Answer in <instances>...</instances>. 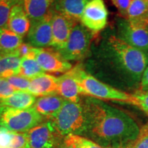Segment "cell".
I'll return each instance as SVG.
<instances>
[{"mask_svg":"<svg viewBox=\"0 0 148 148\" xmlns=\"http://www.w3.org/2000/svg\"><path fill=\"white\" fill-rule=\"evenodd\" d=\"M86 115L84 135L105 148H129L140 133L134 119L101 99L86 96L82 100Z\"/></svg>","mask_w":148,"mask_h":148,"instance_id":"6da1fadb","label":"cell"},{"mask_svg":"<svg viewBox=\"0 0 148 148\" xmlns=\"http://www.w3.org/2000/svg\"><path fill=\"white\" fill-rule=\"evenodd\" d=\"M99 56L114 71L131 83L138 84L148 66V53L133 47L116 35L103 40Z\"/></svg>","mask_w":148,"mask_h":148,"instance_id":"7a4b0ae2","label":"cell"},{"mask_svg":"<svg viewBox=\"0 0 148 148\" xmlns=\"http://www.w3.org/2000/svg\"><path fill=\"white\" fill-rule=\"evenodd\" d=\"M76 79L82 91V95L99 99H107L123 101L135 105L133 95L116 89L110 85L105 84L86 73L82 66L77 64L68 71Z\"/></svg>","mask_w":148,"mask_h":148,"instance_id":"3957f363","label":"cell"},{"mask_svg":"<svg viewBox=\"0 0 148 148\" xmlns=\"http://www.w3.org/2000/svg\"><path fill=\"white\" fill-rule=\"evenodd\" d=\"M51 121L64 137L69 134L84 135L86 121L82 100L72 102L65 99L62 108Z\"/></svg>","mask_w":148,"mask_h":148,"instance_id":"277c9868","label":"cell"},{"mask_svg":"<svg viewBox=\"0 0 148 148\" xmlns=\"http://www.w3.org/2000/svg\"><path fill=\"white\" fill-rule=\"evenodd\" d=\"M43 120L34 107L15 109L0 106V127L12 132H27Z\"/></svg>","mask_w":148,"mask_h":148,"instance_id":"5b68a950","label":"cell"},{"mask_svg":"<svg viewBox=\"0 0 148 148\" xmlns=\"http://www.w3.org/2000/svg\"><path fill=\"white\" fill-rule=\"evenodd\" d=\"M92 37V32L82 23H77L64 47L56 51L67 61L82 60L89 52Z\"/></svg>","mask_w":148,"mask_h":148,"instance_id":"8992f818","label":"cell"},{"mask_svg":"<svg viewBox=\"0 0 148 148\" xmlns=\"http://www.w3.org/2000/svg\"><path fill=\"white\" fill-rule=\"evenodd\" d=\"M27 134L30 148H58L64 139L51 121L40 123Z\"/></svg>","mask_w":148,"mask_h":148,"instance_id":"52a82bcc","label":"cell"},{"mask_svg":"<svg viewBox=\"0 0 148 148\" xmlns=\"http://www.w3.org/2000/svg\"><path fill=\"white\" fill-rule=\"evenodd\" d=\"M118 37L133 47L148 53V27L134 25L126 18L117 22Z\"/></svg>","mask_w":148,"mask_h":148,"instance_id":"ba28073f","label":"cell"},{"mask_svg":"<svg viewBox=\"0 0 148 148\" xmlns=\"http://www.w3.org/2000/svg\"><path fill=\"white\" fill-rule=\"evenodd\" d=\"M108 12L103 0H90L85 7L81 21L92 33L100 32L106 27Z\"/></svg>","mask_w":148,"mask_h":148,"instance_id":"9c48e42d","label":"cell"},{"mask_svg":"<svg viewBox=\"0 0 148 148\" xmlns=\"http://www.w3.org/2000/svg\"><path fill=\"white\" fill-rule=\"evenodd\" d=\"M35 57L44 71L51 73H65L72 68L56 50L47 48H34Z\"/></svg>","mask_w":148,"mask_h":148,"instance_id":"30bf717a","label":"cell"},{"mask_svg":"<svg viewBox=\"0 0 148 148\" xmlns=\"http://www.w3.org/2000/svg\"><path fill=\"white\" fill-rule=\"evenodd\" d=\"M52 11L39 21L31 23L30 28L27 36V43L34 48H45L51 46L52 40L51 30Z\"/></svg>","mask_w":148,"mask_h":148,"instance_id":"8fae6325","label":"cell"},{"mask_svg":"<svg viewBox=\"0 0 148 148\" xmlns=\"http://www.w3.org/2000/svg\"><path fill=\"white\" fill-rule=\"evenodd\" d=\"M52 11L51 18V30H52V40L51 46L53 49H61L67 41L74 25L77 23L72 21L62 14Z\"/></svg>","mask_w":148,"mask_h":148,"instance_id":"7c38bea8","label":"cell"},{"mask_svg":"<svg viewBox=\"0 0 148 148\" xmlns=\"http://www.w3.org/2000/svg\"><path fill=\"white\" fill-rule=\"evenodd\" d=\"M90 0H54L51 10L77 23Z\"/></svg>","mask_w":148,"mask_h":148,"instance_id":"4fadbf2b","label":"cell"},{"mask_svg":"<svg viewBox=\"0 0 148 148\" xmlns=\"http://www.w3.org/2000/svg\"><path fill=\"white\" fill-rule=\"evenodd\" d=\"M27 92L35 97L58 94V77L42 73L31 79Z\"/></svg>","mask_w":148,"mask_h":148,"instance_id":"5bb4252c","label":"cell"},{"mask_svg":"<svg viewBox=\"0 0 148 148\" xmlns=\"http://www.w3.org/2000/svg\"><path fill=\"white\" fill-rule=\"evenodd\" d=\"M57 93L66 100L79 102L81 100L79 97L82 95V91L76 79L67 71L58 77Z\"/></svg>","mask_w":148,"mask_h":148,"instance_id":"9a60e30c","label":"cell"},{"mask_svg":"<svg viewBox=\"0 0 148 148\" xmlns=\"http://www.w3.org/2000/svg\"><path fill=\"white\" fill-rule=\"evenodd\" d=\"M30 20L23 5L14 4L12 6L7 27L22 38L28 33L30 28Z\"/></svg>","mask_w":148,"mask_h":148,"instance_id":"2e32d148","label":"cell"},{"mask_svg":"<svg viewBox=\"0 0 148 148\" xmlns=\"http://www.w3.org/2000/svg\"><path fill=\"white\" fill-rule=\"evenodd\" d=\"M65 99L57 94L45 95L36 99L34 108L40 115L53 119L62 108Z\"/></svg>","mask_w":148,"mask_h":148,"instance_id":"e0dca14e","label":"cell"},{"mask_svg":"<svg viewBox=\"0 0 148 148\" xmlns=\"http://www.w3.org/2000/svg\"><path fill=\"white\" fill-rule=\"evenodd\" d=\"M126 19L132 25L148 27V0H132Z\"/></svg>","mask_w":148,"mask_h":148,"instance_id":"ac0fdd59","label":"cell"},{"mask_svg":"<svg viewBox=\"0 0 148 148\" xmlns=\"http://www.w3.org/2000/svg\"><path fill=\"white\" fill-rule=\"evenodd\" d=\"M54 0H23V8L31 23L43 18L50 10Z\"/></svg>","mask_w":148,"mask_h":148,"instance_id":"d6986e66","label":"cell"},{"mask_svg":"<svg viewBox=\"0 0 148 148\" xmlns=\"http://www.w3.org/2000/svg\"><path fill=\"white\" fill-rule=\"evenodd\" d=\"M36 97L27 91L17 90L8 98L0 100V106L15 109H27L34 106Z\"/></svg>","mask_w":148,"mask_h":148,"instance_id":"ffe728a7","label":"cell"},{"mask_svg":"<svg viewBox=\"0 0 148 148\" xmlns=\"http://www.w3.org/2000/svg\"><path fill=\"white\" fill-rule=\"evenodd\" d=\"M21 58L18 51L2 54L0 58V77L8 78L18 75Z\"/></svg>","mask_w":148,"mask_h":148,"instance_id":"44dd1931","label":"cell"},{"mask_svg":"<svg viewBox=\"0 0 148 148\" xmlns=\"http://www.w3.org/2000/svg\"><path fill=\"white\" fill-rule=\"evenodd\" d=\"M22 43L21 36L11 31L8 27L0 28V53L6 54L16 52Z\"/></svg>","mask_w":148,"mask_h":148,"instance_id":"7402d4cb","label":"cell"},{"mask_svg":"<svg viewBox=\"0 0 148 148\" xmlns=\"http://www.w3.org/2000/svg\"><path fill=\"white\" fill-rule=\"evenodd\" d=\"M42 73H44V71L37 62L33 47L30 54L21 58L18 75L32 79Z\"/></svg>","mask_w":148,"mask_h":148,"instance_id":"603a6c76","label":"cell"},{"mask_svg":"<svg viewBox=\"0 0 148 148\" xmlns=\"http://www.w3.org/2000/svg\"><path fill=\"white\" fill-rule=\"evenodd\" d=\"M64 142L74 148H105L92 140L79 135H67L64 137Z\"/></svg>","mask_w":148,"mask_h":148,"instance_id":"cb8c5ba5","label":"cell"},{"mask_svg":"<svg viewBox=\"0 0 148 148\" xmlns=\"http://www.w3.org/2000/svg\"><path fill=\"white\" fill-rule=\"evenodd\" d=\"M6 79L8 81V82L11 84V86L16 91L17 90H21V91L27 92L31 79L18 75L10 76Z\"/></svg>","mask_w":148,"mask_h":148,"instance_id":"d4e9b609","label":"cell"},{"mask_svg":"<svg viewBox=\"0 0 148 148\" xmlns=\"http://www.w3.org/2000/svg\"><path fill=\"white\" fill-rule=\"evenodd\" d=\"M12 5L10 0H0V28L7 26Z\"/></svg>","mask_w":148,"mask_h":148,"instance_id":"484cf974","label":"cell"},{"mask_svg":"<svg viewBox=\"0 0 148 148\" xmlns=\"http://www.w3.org/2000/svg\"><path fill=\"white\" fill-rule=\"evenodd\" d=\"M9 148H30L27 132H14Z\"/></svg>","mask_w":148,"mask_h":148,"instance_id":"4316f807","label":"cell"},{"mask_svg":"<svg viewBox=\"0 0 148 148\" xmlns=\"http://www.w3.org/2000/svg\"><path fill=\"white\" fill-rule=\"evenodd\" d=\"M129 148H148V123L140 130L136 141Z\"/></svg>","mask_w":148,"mask_h":148,"instance_id":"83f0119b","label":"cell"},{"mask_svg":"<svg viewBox=\"0 0 148 148\" xmlns=\"http://www.w3.org/2000/svg\"><path fill=\"white\" fill-rule=\"evenodd\" d=\"M135 106L141 109L148 116V91H140L134 94Z\"/></svg>","mask_w":148,"mask_h":148,"instance_id":"f1b7e54d","label":"cell"},{"mask_svg":"<svg viewBox=\"0 0 148 148\" xmlns=\"http://www.w3.org/2000/svg\"><path fill=\"white\" fill-rule=\"evenodd\" d=\"M16 91L6 78L0 77V100L9 97Z\"/></svg>","mask_w":148,"mask_h":148,"instance_id":"f546056e","label":"cell"},{"mask_svg":"<svg viewBox=\"0 0 148 148\" xmlns=\"http://www.w3.org/2000/svg\"><path fill=\"white\" fill-rule=\"evenodd\" d=\"M119 14L124 18H127V12L132 0H111Z\"/></svg>","mask_w":148,"mask_h":148,"instance_id":"4dcf8cb0","label":"cell"},{"mask_svg":"<svg viewBox=\"0 0 148 148\" xmlns=\"http://www.w3.org/2000/svg\"><path fill=\"white\" fill-rule=\"evenodd\" d=\"M14 133L8 130L0 133V148H9L13 138Z\"/></svg>","mask_w":148,"mask_h":148,"instance_id":"1f68e13d","label":"cell"},{"mask_svg":"<svg viewBox=\"0 0 148 148\" xmlns=\"http://www.w3.org/2000/svg\"><path fill=\"white\" fill-rule=\"evenodd\" d=\"M32 49L33 47L29 45L28 43H22L18 47L17 51L21 58H23V57L27 56L29 54H30Z\"/></svg>","mask_w":148,"mask_h":148,"instance_id":"d6a6232c","label":"cell"},{"mask_svg":"<svg viewBox=\"0 0 148 148\" xmlns=\"http://www.w3.org/2000/svg\"><path fill=\"white\" fill-rule=\"evenodd\" d=\"M140 90L141 91H147L148 90V66L144 71L141 79L140 82Z\"/></svg>","mask_w":148,"mask_h":148,"instance_id":"836d02e7","label":"cell"},{"mask_svg":"<svg viewBox=\"0 0 148 148\" xmlns=\"http://www.w3.org/2000/svg\"><path fill=\"white\" fill-rule=\"evenodd\" d=\"M58 148H74V147H73L72 146L68 145V144L64 143V139H63V141H62V143L60 144V146H59Z\"/></svg>","mask_w":148,"mask_h":148,"instance_id":"e575fe53","label":"cell"},{"mask_svg":"<svg viewBox=\"0 0 148 148\" xmlns=\"http://www.w3.org/2000/svg\"><path fill=\"white\" fill-rule=\"evenodd\" d=\"M5 130H5V128H3V127H0V133L4 132Z\"/></svg>","mask_w":148,"mask_h":148,"instance_id":"d590c367","label":"cell"},{"mask_svg":"<svg viewBox=\"0 0 148 148\" xmlns=\"http://www.w3.org/2000/svg\"><path fill=\"white\" fill-rule=\"evenodd\" d=\"M1 56H2V53H0V58H1Z\"/></svg>","mask_w":148,"mask_h":148,"instance_id":"8d00e7d4","label":"cell"}]
</instances>
